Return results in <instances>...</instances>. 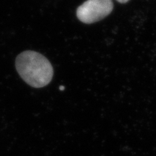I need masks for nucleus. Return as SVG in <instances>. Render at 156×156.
Returning a JSON list of instances; mask_svg holds the SVG:
<instances>
[{"instance_id": "nucleus-1", "label": "nucleus", "mask_w": 156, "mask_h": 156, "mask_svg": "<svg viewBox=\"0 0 156 156\" xmlns=\"http://www.w3.org/2000/svg\"><path fill=\"white\" fill-rule=\"evenodd\" d=\"M15 67L23 80L36 88L47 85L53 77L51 64L44 56L34 51L20 54L16 58Z\"/></svg>"}, {"instance_id": "nucleus-2", "label": "nucleus", "mask_w": 156, "mask_h": 156, "mask_svg": "<svg viewBox=\"0 0 156 156\" xmlns=\"http://www.w3.org/2000/svg\"><path fill=\"white\" fill-rule=\"evenodd\" d=\"M114 8L112 0H87L77 9V18L84 23H93L110 14Z\"/></svg>"}, {"instance_id": "nucleus-3", "label": "nucleus", "mask_w": 156, "mask_h": 156, "mask_svg": "<svg viewBox=\"0 0 156 156\" xmlns=\"http://www.w3.org/2000/svg\"><path fill=\"white\" fill-rule=\"evenodd\" d=\"M116 1L119 2H120V3H126V2H127L129 0H116Z\"/></svg>"}, {"instance_id": "nucleus-4", "label": "nucleus", "mask_w": 156, "mask_h": 156, "mask_svg": "<svg viewBox=\"0 0 156 156\" xmlns=\"http://www.w3.org/2000/svg\"><path fill=\"white\" fill-rule=\"evenodd\" d=\"M59 89L61 90H64V86H60Z\"/></svg>"}]
</instances>
